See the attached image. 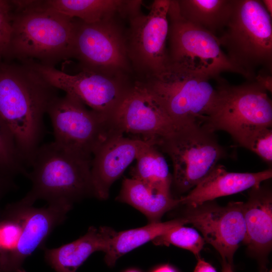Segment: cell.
I'll use <instances>...</instances> for the list:
<instances>
[{"mask_svg":"<svg viewBox=\"0 0 272 272\" xmlns=\"http://www.w3.org/2000/svg\"><path fill=\"white\" fill-rule=\"evenodd\" d=\"M47 114L52 125L54 142L69 152L92 160L96 149L117 132L114 123L86 107L76 97L57 96Z\"/></svg>","mask_w":272,"mask_h":272,"instance_id":"obj_9","label":"cell"},{"mask_svg":"<svg viewBox=\"0 0 272 272\" xmlns=\"http://www.w3.org/2000/svg\"><path fill=\"white\" fill-rule=\"evenodd\" d=\"M156 146L170 158L172 181L181 192L194 188L226 156L214 132L197 123L177 127Z\"/></svg>","mask_w":272,"mask_h":272,"instance_id":"obj_7","label":"cell"},{"mask_svg":"<svg viewBox=\"0 0 272 272\" xmlns=\"http://www.w3.org/2000/svg\"><path fill=\"white\" fill-rule=\"evenodd\" d=\"M212 79L168 62L160 72L135 80L177 127L201 124L211 114L218 97Z\"/></svg>","mask_w":272,"mask_h":272,"instance_id":"obj_3","label":"cell"},{"mask_svg":"<svg viewBox=\"0 0 272 272\" xmlns=\"http://www.w3.org/2000/svg\"><path fill=\"white\" fill-rule=\"evenodd\" d=\"M217 37L247 81H253L258 67L272 72L271 17L261 1L233 0L227 24Z\"/></svg>","mask_w":272,"mask_h":272,"instance_id":"obj_5","label":"cell"},{"mask_svg":"<svg viewBox=\"0 0 272 272\" xmlns=\"http://www.w3.org/2000/svg\"><path fill=\"white\" fill-rule=\"evenodd\" d=\"M150 144L137 137H128L117 132L102 143L94 151L91 164L94 195L101 199L108 197L109 189L141 151Z\"/></svg>","mask_w":272,"mask_h":272,"instance_id":"obj_15","label":"cell"},{"mask_svg":"<svg viewBox=\"0 0 272 272\" xmlns=\"http://www.w3.org/2000/svg\"><path fill=\"white\" fill-rule=\"evenodd\" d=\"M244 202L232 201L221 206L212 201L188 207L183 217L203 235L206 242L219 253L223 261L231 265L234 255L245 239Z\"/></svg>","mask_w":272,"mask_h":272,"instance_id":"obj_13","label":"cell"},{"mask_svg":"<svg viewBox=\"0 0 272 272\" xmlns=\"http://www.w3.org/2000/svg\"><path fill=\"white\" fill-rule=\"evenodd\" d=\"M13 12L12 1L0 0V60H3L10 41Z\"/></svg>","mask_w":272,"mask_h":272,"instance_id":"obj_29","label":"cell"},{"mask_svg":"<svg viewBox=\"0 0 272 272\" xmlns=\"http://www.w3.org/2000/svg\"><path fill=\"white\" fill-rule=\"evenodd\" d=\"M11 177L0 171V199L11 188Z\"/></svg>","mask_w":272,"mask_h":272,"instance_id":"obj_32","label":"cell"},{"mask_svg":"<svg viewBox=\"0 0 272 272\" xmlns=\"http://www.w3.org/2000/svg\"><path fill=\"white\" fill-rule=\"evenodd\" d=\"M271 177V168L255 173L233 172L217 164L188 194L179 199L180 205L195 207L220 197L258 186Z\"/></svg>","mask_w":272,"mask_h":272,"instance_id":"obj_17","label":"cell"},{"mask_svg":"<svg viewBox=\"0 0 272 272\" xmlns=\"http://www.w3.org/2000/svg\"><path fill=\"white\" fill-rule=\"evenodd\" d=\"M157 246H169L170 244L191 252L196 257L205 243L203 238L192 228L179 226L152 240Z\"/></svg>","mask_w":272,"mask_h":272,"instance_id":"obj_27","label":"cell"},{"mask_svg":"<svg viewBox=\"0 0 272 272\" xmlns=\"http://www.w3.org/2000/svg\"><path fill=\"white\" fill-rule=\"evenodd\" d=\"M23 211V229L17 248L9 258L4 272H24L23 263L41 246L53 229L65 220L72 203L64 200L48 202L36 208L18 201Z\"/></svg>","mask_w":272,"mask_h":272,"instance_id":"obj_16","label":"cell"},{"mask_svg":"<svg viewBox=\"0 0 272 272\" xmlns=\"http://www.w3.org/2000/svg\"><path fill=\"white\" fill-rule=\"evenodd\" d=\"M135 160L132 178L154 188L170 190L172 176L165 158L155 144L146 146Z\"/></svg>","mask_w":272,"mask_h":272,"instance_id":"obj_24","label":"cell"},{"mask_svg":"<svg viewBox=\"0 0 272 272\" xmlns=\"http://www.w3.org/2000/svg\"><path fill=\"white\" fill-rule=\"evenodd\" d=\"M1 213H0V217H1ZM0 272H3V271H2L1 268H0Z\"/></svg>","mask_w":272,"mask_h":272,"instance_id":"obj_37","label":"cell"},{"mask_svg":"<svg viewBox=\"0 0 272 272\" xmlns=\"http://www.w3.org/2000/svg\"><path fill=\"white\" fill-rule=\"evenodd\" d=\"M116 232L102 226L90 227L79 239L55 248L45 249V258L56 272H77L94 252L108 250Z\"/></svg>","mask_w":272,"mask_h":272,"instance_id":"obj_19","label":"cell"},{"mask_svg":"<svg viewBox=\"0 0 272 272\" xmlns=\"http://www.w3.org/2000/svg\"><path fill=\"white\" fill-rule=\"evenodd\" d=\"M53 87L71 95L91 110L113 121V118L134 79L86 70L70 74L55 67L30 63Z\"/></svg>","mask_w":272,"mask_h":272,"instance_id":"obj_12","label":"cell"},{"mask_svg":"<svg viewBox=\"0 0 272 272\" xmlns=\"http://www.w3.org/2000/svg\"><path fill=\"white\" fill-rule=\"evenodd\" d=\"M121 18H124L118 16L93 24L75 19L72 58L78 61L82 70L134 75Z\"/></svg>","mask_w":272,"mask_h":272,"instance_id":"obj_10","label":"cell"},{"mask_svg":"<svg viewBox=\"0 0 272 272\" xmlns=\"http://www.w3.org/2000/svg\"><path fill=\"white\" fill-rule=\"evenodd\" d=\"M116 199L127 203L145 215L150 223L160 222L163 215L180 205L170 190L152 188L133 178L122 182Z\"/></svg>","mask_w":272,"mask_h":272,"instance_id":"obj_21","label":"cell"},{"mask_svg":"<svg viewBox=\"0 0 272 272\" xmlns=\"http://www.w3.org/2000/svg\"><path fill=\"white\" fill-rule=\"evenodd\" d=\"M218 100L211 114L201 124L214 132L223 130L234 139L251 128L272 125V102L267 92L254 81L229 84L216 79Z\"/></svg>","mask_w":272,"mask_h":272,"instance_id":"obj_8","label":"cell"},{"mask_svg":"<svg viewBox=\"0 0 272 272\" xmlns=\"http://www.w3.org/2000/svg\"><path fill=\"white\" fill-rule=\"evenodd\" d=\"M253 81L266 91L272 92V72L261 69L255 75Z\"/></svg>","mask_w":272,"mask_h":272,"instance_id":"obj_30","label":"cell"},{"mask_svg":"<svg viewBox=\"0 0 272 272\" xmlns=\"http://www.w3.org/2000/svg\"><path fill=\"white\" fill-rule=\"evenodd\" d=\"M222 272H233L232 269V265L226 262L223 261Z\"/></svg>","mask_w":272,"mask_h":272,"instance_id":"obj_35","label":"cell"},{"mask_svg":"<svg viewBox=\"0 0 272 272\" xmlns=\"http://www.w3.org/2000/svg\"><path fill=\"white\" fill-rule=\"evenodd\" d=\"M139 1L123 0H47L41 6L70 18L93 24L118 16L126 18Z\"/></svg>","mask_w":272,"mask_h":272,"instance_id":"obj_20","label":"cell"},{"mask_svg":"<svg viewBox=\"0 0 272 272\" xmlns=\"http://www.w3.org/2000/svg\"><path fill=\"white\" fill-rule=\"evenodd\" d=\"M246 228L243 243L258 256H265L272 244V195L269 188L260 185L251 188L249 198L243 203Z\"/></svg>","mask_w":272,"mask_h":272,"instance_id":"obj_18","label":"cell"},{"mask_svg":"<svg viewBox=\"0 0 272 272\" xmlns=\"http://www.w3.org/2000/svg\"><path fill=\"white\" fill-rule=\"evenodd\" d=\"M266 11L272 18V1L262 0L261 1Z\"/></svg>","mask_w":272,"mask_h":272,"instance_id":"obj_33","label":"cell"},{"mask_svg":"<svg viewBox=\"0 0 272 272\" xmlns=\"http://www.w3.org/2000/svg\"><path fill=\"white\" fill-rule=\"evenodd\" d=\"M91 164V160L72 153L53 141L40 145L29 165L32 170L27 177L31 188L19 201L28 206L38 199L72 203L94 195Z\"/></svg>","mask_w":272,"mask_h":272,"instance_id":"obj_4","label":"cell"},{"mask_svg":"<svg viewBox=\"0 0 272 272\" xmlns=\"http://www.w3.org/2000/svg\"><path fill=\"white\" fill-rule=\"evenodd\" d=\"M170 4V0H155L147 14L140 8L126 19V47L135 80L157 73L168 62Z\"/></svg>","mask_w":272,"mask_h":272,"instance_id":"obj_11","label":"cell"},{"mask_svg":"<svg viewBox=\"0 0 272 272\" xmlns=\"http://www.w3.org/2000/svg\"><path fill=\"white\" fill-rule=\"evenodd\" d=\"M193 272H217V271L211 264L198 257Z\"/></svg>","mask_w":272,"mask_h":272,"instance_id":"obj_31","label":"cell"},{"mask_svg":"<svg viewBox=\"0 0 272 272\" xmlns=\"http://www.w3.org/2000/svg\"><path fill=\"white\" fill-rule=\"evenodd\" d=\"M187 224L181 218L165 222L150 223L144 227L116 232L108 250L105 253V261L113 266L117 260L127 252L152 241L173 228Z\"/></svg>","mask_w":272,"mask_h":272,"instance_id":"obj_23","label":"cell"},{"mask_svg":"<svg viewBox=\"0 0 272 272\" xmlns=\"http://www.w3.org/2000/svg\"><path fill=\"white\" fill-rule=\"evenodd\" d=\"M269 272H271V270H270Z\"/></svg>","mask_w":272,"mask_h":272,"instance_id":"obj_38","label":"cell"},{"mask_svg":"<svg viewBox=\"0 0 272 272\" xmlns=\"http://www.w3.org/2000/svg\"><path fill=\"white\" fill-rule=\"evenodd\" d=\"M181 17L218 36L230 18L233 0H176Z\"/></svg>","mask_w":272,"mask_h":272,"instance_id":"obj_22","label":"cell"},{"mask_svg":"<svg viewBox=\"0 0 272 272\" xmlns=\"http://www.w3.org/2000/svg\"><path fill=\"white\" fill-rule=\"evenodd\" d=\"M23 229V211L18 201L7 205L0 217V268L5 267L17 248Z\"/></svg>","mask_w":272,"mask_h":272,"instance_id":"obj_25","label":"cell"},{"mask_svg":"<svg viewBox=\"0 0 272 272\" xmlns=\"http://www.w3.org/2000/svg\"><path fill=\"white\" fill-rule=\"evenodd\" d=\"M24 164L12 132L0 118V171L10 177L17 174L28 177Z\"/></svg>","mask_w":272,"mask_h":272,"instance_id":"obj_26","label":"cell"},{"mask_svg":"<svg viewBox=\"0 0 272 272\" xmlns=\"http://www.w3.org/2000/svg\"><path fill=\"white\" fill-rule=\"evenodd\" d=\"M12 3V33L3 60L55 67L72 58L75 19L43 7L41 1Z\"/></svg>","mask_w":272,"mask_h":272,"instance_id":"obj_2","label":"cell"},{"mask_svg":"<svg viewBox=\"0 0 272 272\" xmlns=\"http://www.w3.org/2000/svg\"><path fill=\"white\" fill-rule=\"evenodd\" d=\"M58 90L31 64L0 60V118L24 164L30 165L41 145L44 116Z\"/></svg>","mask_w":272,"mask_h":272,"instance_id":"obj_1","label":"cell"},{"mask_svg":"<svg viewBox=\"0 0 272 272\" xmlns=\"http://www.w3.org/2000/svg\"><path fill=\"white\" fill-rule=\"evenodd\" d=\"M167 40L168 62L216 79L224 72L245 75L229 59L218 37L180 16L176 0H170Z\"/></svg>","mask_w":272,"mask_h":272,"instance_id":"obj_6","label":"cell"},{"mask_svg":"<svg viewBox=\"0 0 272 272\" xmlns=\"http://www.w3.org/2000/svg\"><path fill=\"white\" fill-rule=\"evenodd\" d=\"M233 140L240 146L256 154L264 161L272 163V130L270 127H257L241 133Z\"/></svg>","mask_w":272,"mask_h":272,"instance_id":"obj_28","label":"cell"},{"mask_svg":"<svg viewBox=\"0 0 272 272\" xmlns=\"http://www.w3.org/2000/svg\"><path fill=\"white\" fill-rule=\"evenodd\" d=\"M127 272H138L137 271H135V270H129Z\"/></svg>","mask_w":272,"mask_h":272,"instance_id":"obj_36","label":"cell"},{"mask_svg":"<svg viewBox=\"0 0 272 272\" xmlns=\"http://www.w3.org/2000/svg\"><path fill=\"white\" fill-rule=\"evenodd\" d=\"M153 272H176V271L169 265H164L156 268Z\"/></svg>","mask_w":272,"mask_h":272,"instance_id":"obj_34","label":"cell"},{"mask_svg":"<svg viewBox=\"0 0 272 272\" xmlns=\"http://www.w3.org/2000/svg\"><path fill=\"white\" fill-rule=\"evenodd\" d=\"M113 121L120 132L153 141L156 145L177 128L135 81L116 112Z\"/></svg>","mask_w":272,"mask_h":272,"instance_id":"obj_14","label":"cell"}]
</instances>
